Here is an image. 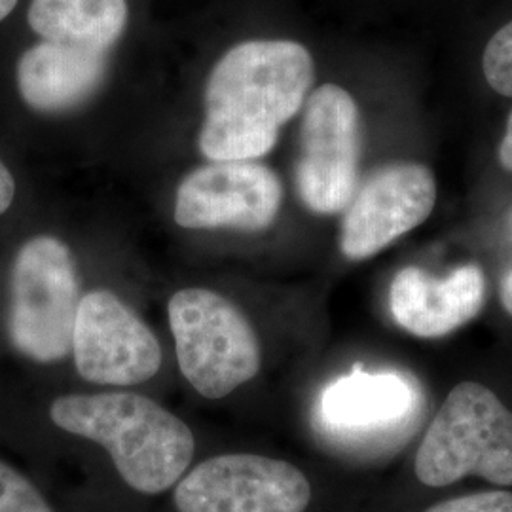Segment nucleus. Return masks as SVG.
I'll list each match as a JSON object with an SVG mask.
<instances>
[{"mask_svg":"<svg viewBox=\"0 0 512 512\" xmlns=\"http://www.w3.org/2000/svg\"><path fill=\"white\" fill-rule=\"evenodd\" d=\"M361 122L355 99L336 84L311 93L300 128L294 184L302 203L319 215L348 207L359 181Z\"/></svg>","mask_w":512,"mask_h":512,"instance_id":"7","label":"nucleus"},{"mask_svg":"<svg viewBox=\"0 0 512 512\" xmlns=\"http://www.w3.org/2000/svg\"><path fill=\"white\" fill-rule=\"evenodd\" d=\"M414 471L429 488L469 475L512 486V410L486 385H456L421 440Z\"/></svg>","mask_w":512,"mask_h":512,"instance_id":"4","label":"nucleus"},{"mask_svg":"<svg viewBox=\"0 0 512 512\" xmlns=\"http://www.w3.org/2000/svg\"><path fill=\"white\" fill-rule=\"evenodd\" d=\"M427 512H512V494L503 490L461 495L437 503Z\"/></svg>","mask_w":512,"mask_h":512,"instance_id":"17","label":"nucleus"},{"mask_svg":"<svg viewBox=\"0 0 512 512\" xmlns=\"http://www.w3.org/2000/svg\"><path fill=\"white\" fill-rule=\"evenodd\" d=\"M482 71L492 90L512 97V21L490 38L482 55Z\"/></svg>","mask_w":512,"mask_h":512,"instance_id":"16","label":"nucleus"},{"mask_svg":"<svg viewBox=\"0 0 512 512\" xmlns=\"http://www.w3.org/2000/svg\"><path fill=\"white\" fill-rule=\"evenodd\" d=\"M18 6V0H0V21L8 18Z\"/></svg>","mask_w":512,"mask_h":512,"instance_id":"21","label":"nucleus"},{"mask_svg":"<svg viewBox=\"0 0 512 512\" xmlns=\"http://www.w3.org/2000/svg\"><path fill=\"white\" fill-rule=\"evenodd\" d=\"M76 374L99 389H133L158 376L164 351L141 315L109 289L82 294L71 348Z\"/></svg>","mask_w":512,"mask_h":512,"instance_id":"8","label":"nucleus"},{"mask_svg":"<svg viewBox=\"0 0 512 512\" xmlns=\"http://www.w3.org/2000/svg\"><path fill=\"white\" fill-rule=\"evenodd\" d=\"M416 384L401 372L357 366L323 391L321 418L338 433H376L403 423L420 404Z\"/></svg>","mask_w":512,"mask_h":512,"instance_id":"13","label":"nucleus"},{"mask_svg":"<svg viewBox=\"0 0 512 512\" xmlns=\"http://www.w3.org/2000/svg\"><path fill=\"white\" fill-rule=\"evenodd\" d=\"M499 164H501L503 169H507L509 173H512V110L509 122H507L505 137H503L501 147H499Z\"/></svg>","mask_w":512,"mask_h":512,"instance_id":"19","label":"nucleus"},{"mask_svg":"<svg viewBox=\"0 0 512 512\" xmlns=\"http://www.w3.org/2000/svg\"><path fill=\"white\" fill-rule=\"evenodd\" d=\"M169 497L175 512H306L313 488L291 461L220 452L194 461Z\"/></svg>","mask_w":512,"mask_h":512,"instance_id":"6","label":"nucleus"},{"mask_svg":"<svg viewBox=\"0 0 512 512\" xmlns=\"http://www.w3.org/2000/svg\"><path fill=\"white\" fill-rule=\"evenodd\" d=\"M283 203V184L253 160L211 162L190 171L175 196V222L186 230L262 232Z\"/></svg>","mask_w":512,"mask_h":512,"instance_id":"9","label":"nucleus"},{"mask_svg":"<svg viewBox=\"0 0 512 512\" xmlns=\"http://www.w3.org/2000/svg\"><path fill=\"white\" fill-rule=\"evenodd\" d=\"M80 300L71 249L54 236L29 239L10 274L8 336L14 349L37 365H57L71 357Z\"/></svg>","mask_w":512,"mask_h":512,"instance_id":"5","label":"nucleus"},{"mask_svg":"<svg viewBox=\"0 0 512 512\" xmlns=\"http://www.w3.org/2000/svg\"><path fill=\"white\" fill-rule=\"evenodd\" d=\"M437 184L420 164L389 165L374 173L351 198L340 228V251L366 260L408 234L433 213Z\"/></svg>","mask_w":512,"mask_h":512,"instance_id":"10","label":"nucleus"},{"mask_svg":"<svg viewBox=\"0 0 512 512\" xmlns=\"http://www.w3.org/2000/svg\"><path fill=\"white\" fill-rule=\"evenodd\" d=\"M107 74V50L42 40L19 57L16 78L27 107L42 114H65L90 103Z\"/></svg>","mask_w":512,"mask_h":512,"instance_id":"12","label":"nucleus"},{"mask_svg":"<svg viewBox=\"0 0 512 512\" xmlns=\"http://www.w3.org/2000/svg\"><path fill=\"white\" fill-rule=\"evenodd\" d=\"M0 512H57L37 484L0 459Z\"/></svg>","mask_w":512,"mask_h":512,"instance_id":"15","label":"nucleus"},{"mask_svg":"<svg viewBox=\"0 0 512 512\" xmlns=\"http://www.w3.org/2000/svg\"><path fill=\"white\" fill-rule=\"evenodd\" d=\"M48 416L61 433L105 452L118 478L135 494H169L196 461L192 427L133 389L65 393L50 403Z\"/></svg>","mask_w":512,"mask_h":512,"instance_id":"2","label":"nucleus"},{"mask_svg":"<svg viewBox=\"0 0 512 512\" xmlns=\"http://www.w3.org/2000/svg\"><path fill=\"white\" fill-rule=\"evenodd\" d=\"M27 21L44 40L110 52L128 27V0H31Z\"/></svg>","mask_w":512,"mask_h":512,"instance_id":"14","label":"nucleus"},{"mask_svg":"<svg viewBox=\"0 0 512 512\" xmlns=\"http://www.w3.org/2000/svg\"><path fill=\"white\" fill-rule=\"evenodd\" d=\"M169 329L184 382L205 401H224L262 368L255 327L228 296L188 287L169 298Z\"/></svg>","mask_w":512,"mask_h":512,"instance_id":"3","label":"nucleus"},{"mask_svg":"<svg viewBox=\"0 0 512 512\" xmlns=\"http://www.w3.org/2000/svg\"><path fill=\"white\" fill-rule=\"evenodd\" d=\"M16 198V181L8 167L0 162V215L10 209Z\"/></svg>","mask_w":512,"mask_h":512,"instance_id":"18","label":"nucleus"},{"mask_svg":"<svg viewBox=\"0 0 512 512\" xmlns=\"http://www.w3.org/2000/svg\"><path fill=\"white\" fill-rule=\"evenodd\" d=\"M486 302V277L467 264L446 277L408 266L393 277L391 315L401 329L418 338H442L475 319Z\"/></svg>","mask_w":512,"mask_h":512,"instance_id":"11","label":"nucleus"},{"mask_svg":"<svg viewBox=\"0 0 512 512\" xmlns=\"http://www.w3.org/2000/svg\"><path fill=\"white\" fill-rule=\"evenodd\" d=\"M499 293H501V304H503V308L507 310L509 315H512V268L505 274V277H503Z\"/></svg>","mask_w":512,"mask_h":512,"instance_id":"20","label":"nucleus"},{"mask_svg":"<svg viewBox=\"0 0 512 512\" xmlns=\"http://www.w3.org/2000/svg\"><path fill=\"white\" fill-rule=\"evenodd\" d=\"M315 78L306 46L247 40L220 57L205 84L200 150L211 162L258 160L274 150Z\"/></svg>","mask_w":512,"mask_h":512,"instance_id":"1","label":"nucleus"}]
</instances>
